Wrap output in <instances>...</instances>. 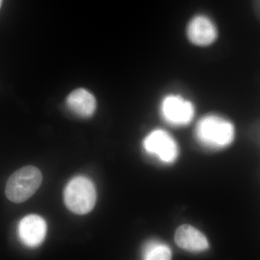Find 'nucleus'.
<instances>
[{
  "label": "nucleus",
  "instance_id": "9d476101",
  "mask_svg": "<svg viewBox=\"0 0 260 260\" xmlns=\"http://www.w3.org/2000/svg\"><path fill=\"white\" fill-rule=\"evenodd\" d=\"M172 256V250L161 242H148L143 250V257L147 260H167Z\"/></svg>",
  "mask_w": 260,
  "mask_h": 260
},
{
  "label": "nucleus",
  "instance_id": "6e6552de",
  "mask_svg": "<svg viewBox=\"0 0 260 260\" xmlns=\"http://www.w3.org/2000/svg\"><path fill=\"white\" fill-rule=\"evenodd\" d=\"M175 242L186 251L200 252L209 247L207 238L203 233L189 225H181L175 234Z\"/></svg>",
  "mask_w": 260,
  "mask_h": 260
},
{
  "label": "nucleus",
  "instance_id": "20e7f679",
  "mask_svg": "<svg viewBox=\"0 0 260 260\" xmlns=\"http://www.w3.org/2000/svg\"><path fill=\"white\" fill-rule=\"evenodd\" d=\"M162 118L174 126L186 125L192 120L194 109L192 104L179 95L164 98L160 107Z\"/></svg>",
  "mask_w": 260,
  "mask_h": 260
},
{
  "label": "nucleus",
  "instance_id": "9b49d317",
  "mask_svg": "<svg viewBox=\"0 0 260 260\" xmlns=\"http://www.w3.org/2000/svg\"><path fill=\"white\" fill-rule=\"evenodd\" d=\"M3 0H0V8H1L2 5H3Z\"/></svg>",
  "mask_w": 260,
  "mask_h": 260
},
{
  "label": "nucleus",
  "instance_id": "1a4fd4ad",
  "mask_svg": "<svg viewBox=\"0 0 260 260\" xmlns=\"http://www.w3.org/2000/svg\"><path fill=\"white\" fill-rule=\"evenodd\" d=\"M67 104L70 110L80 117L91 116L96 109V101L93 94L83 88H78L68 95Z\"/></svg>",
  "mask_w": 260,
  "mask_h": 260
},
{
  "label": "nucleus",
  "instance_id": "39448f33",
  "mask_svg": "<svg viewBox=\"0 0 260 260\" xmlns=\"http://www.w3.org/2000/svg\"><path fill=\"white\" fill-rule=\"evenodd\" d=\"M143 145L148 153L157 155L161 161L168 164L174 162L179 154L175 140L164 130H154L145 138Z\"/></svg>",
  "mask_w": 260,
  "mask_h": 260
},
{
  "label": "nucleus",
  "instance_id": "423d86ee",
  "mask_svg": "<svg viewBox=\"0 0 260 260\" xmlns=\"http://www.w3.org/2000/svg\"><path fill=\"white\" fill-rule=\"evenodd\" d=\"M47 231V223L39 215H27L19 223V237L25 245L30 247L40 245L45 239Z\"/></svg>",
  "mask_w": 260,
  "mask_h": 260
},
{
  "label": "nucleus",
  "instance_id": "f03ea898",
  "mask_svg": "<svg viewBox=\"0 0 260 260\" xmlns=\"http://www.w3.org/2000/svg\"><path fill=\"white\" fill-rule=\"evenodd\" d=\"M42 180V172L38 168L24 167L10 176L7 181L5 194L13 203H23L35 194Z\"/></svg>",
  "mask_w": 260,
  "mask_h": 260
},
{
  "label": "nucleus",
  "instance_id": "f257e3e1",
  "mask_svg": "<svg viewBox=\"0 0 260 260\" xmlns=\"http://www.w3.org/2000/svg\"><path fill=\"white\" fill-rule=\"evenodd\" d=\"M198 141L205 147L220 149L232 143L234 127L230 121L215 115L205 116L196 126Z\"/></svg>",
  "mask_w": 260,
  "mask_h": 260
},
{
  "label": "nucleus",
  "instance_id": "0eeeda50",
  "mask_svg": "<svg viewBox=\"0 0 260 260\" xmlns=\"http://www.w3.org/2000/svg\"><path fill=\"white\" fill-rule=\"evenodd\" d=\"M189 41L198 46H208L217 38V29L209 18L200 15L191 20L186 30Z\"/></svg>",
  "mask_w": 260,
  "mask_h": 260
},
{
  "label": "nucleus",
  "instance_id": "7ed1b4c3",
  "mask_svg": "<svg viewBox=\"0 0 260 260\" xmlns=\"http://www.w3.org/2000/svg\"><path fill=\"white\" fill-rule=\"evenodd\" d=\"M67 208L78 215H85L93 209L96 202V190L93 183L85 177L73 178L64 192Z\"/></svg>",
  "mask_w": 260,
  "mask_h": 260
}]
</instances>
